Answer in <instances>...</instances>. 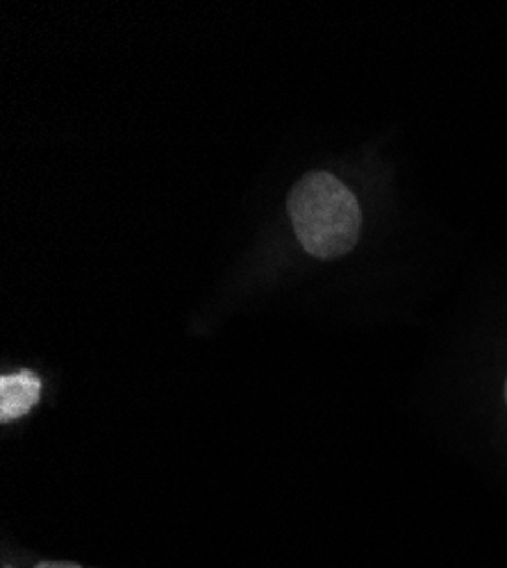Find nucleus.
Masks as SVG:
<instances>
[{
    "label": "nucleus",
    "mask_w": 507,
    "mask_h": 568,
    "mask_svg": "<svg viewBox=\"0 0 507 568\" xmlns=\"http://www.w3.org/2000/svg\"><path fill=\"white\" fill-rule=\"evenodd\" d=\"M34 568H84V566H78L71 561H41Z\"/></svg>",
    "instance_id": "obj_3"
},
{
    "label": "nucleus",
    "mask_w": 507,
    "mask_h": 568,
    "mask_svg": "<svg viewBox=\"0 0 507 568\" xmlns=\"http://www.w3.org/2000/svg\"><path fill=\"white\" fill-rule=\"evenodd\" d=\"M41 394L39 377L30 371H19L0 377V418L12 420L28 414Z\"/></svg>",
    "instance_id": "obj_2"
},
{
    "label": "nucleus",
    "mask_w": 507,
    "mask_h": 568,
    "mask_svg": "<svg viewBox=\"0 0 507 568\" xmlns=\"http://www.w3.org/2000/svg\"><path fill=\"white\" fill-rule=\"evenodd\" d=\"M287 210L301 246L312 257H342L359 240V203L346 184L326 171L301 178L287 199Z\"/></svg>",
    "instance_id": "obj_1"
},
{
    "label": "nucleus",
    "mask_w": 507,
    "mask_h": 568,
    "mask_svg": "<svg viewBox=\"0 0 507 568\" xmlns=\"http://www.w3.org/2000/svg\"><path fill=\"white\" fill-rule=\"evenodd\" d=\"M503 396H505V405H507V381H505V389H503Z\"/></svg>",
    "instance_id": "obj_4"
}]
</instances>
